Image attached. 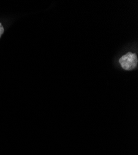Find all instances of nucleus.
I'll list each match as a JSON object with an SVG mask.
<instances>
[{
	"instance_id": "nucleus-1",
	"label": "nucleus",
	"mask_w": 138,
	"mask_h": 155,
	"mask_svg": "<svg viewBox=\"0 0 138 155\" xmlns=\"http://www.w3.org/2000/svg\"><path fill=\"white\" fill-rule=\"evenodd\" d=\"M119 63L123 70L127 71L133 70L137 66L138 59L137 55L129 51L120 58Z\"/></svg>"
},
{
	"instance_id": "nucleus-2",
	"label": "nucleus",
	"mask_w": 138,
	"mask_h": 155,
	"mask_svg": "<svg viewBox=\"0 0 138 155\" xmlns=\"http://www.w3.org/2000/svg\"><path fill=\"white\" fill-rule=\"evenodd\" d=\"M4 32H5L4 28H3V26L1 22H0V38H1V37H2V35L3 34Z\"/></svg>"
}]
</instances>
